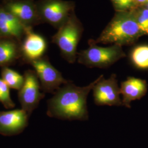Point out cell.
Listing matches in <instances>:
<instances>
[{
    "instance_id": "6da1fadb",
    "label": "cell",
    "mask_w": 148,
    "mask_h": 148,
    "mask_svg": "<svg viewBox=\"0 0 148 148\" xmlns=\"http://www.w3.org/2000/svg\"><path fill=\"white\" fill-rule=\"evenodd\" d=\"M97 80L85 87L77 86L71 81L63 85L48 101L47 116L64 120H88L87 97Z\"/></svg>"
},
{
    "instance_id": "7a4b0ae2",
    "label": "cell",
    "mask_w": 148,
    "mask_h": 148,
    "mask_svg": "<svg viewBox=\"0 0 148 148\" xmlns=\"http://www.w3.org/2000/svg\"><path fill=\"white\" fill-rule=\"evenodd\" d=\"M143 35L132 10L116 12L100 36L93 41L95 43L128 46L136 42Z\"/></svg>"
},
{
    "instance_id": "3957f363",
    "label": "cell",
    "mask_w": 148,
    "mask_h": 148,
    "mask_svg": "<svg viewBox=\"0 0 148 148\" xmlns=\"http://www.w3.org/2000/svg\"><path fill=\"white\" fill-rule=\"evenodd\" d=\"M82 32V27L74 12L52 37V42L60 49L64 58L74 63L77 58V48Z\"/></svg>"
},
{
    "instance_id": "277c9868",
    "label": "cell",
    "mask_w": 148,
    "mask_h": 148,
    "mask_svg": "<svg viewBox=\"0 0 148 148\" xmlns=\"http://www.w3.org/2000/svg\"><path fill=\"white\" fill-rule=\"evenodd\" d=\"M90 47L77 53V61L88 68L106 69L126 57L122 46L112 45L109 47L96 45L93 40L89 41Z\"/></svg>"
},
{
    "instance_id": "5b68a950",
    "label": "cell",
    "mask_w": 148,
    "mask_h": 148,
    "mask_svg": "<svg viewBox=\"0 0 148 148\" xmlns=\"http://www.w3.org/2000/svg\"><path fill=\"white\" fill-rule=\"evenodd\" d=\"M24 82L18 92L21 109L29 116L39 105L45 95L41 92V86L35 71L27 70L24 75Z\"/></svg>"
},
{
    "instance_id": "8992f818",
    "label": "cell",
    "mask_w": 148,
    "mask_h": 148,
    "mask_svg": "<svg viewBox=\"0 0 148 148\" xmlns=\"http://www.w3.org/2000/svg\"><path fill=\"white\" fill-rule=\"evenodd\" d=\"M39 79L44 93H54L62 85L70 81L64 79L62 73L54 68L48 59L42 57L30 62Z\"/></svg>"
},
{
    "instance_id": "52a82bcc",
    "label": "cell",
    "mask_w": 148,
    "mask_h": 148,
    "mask_svg": "<svg viewBox=\"0 0 148 148\" xmlns=\"http://www.w3.org/2000/svg\"><path fill=\"white\" fill-rule=\"evenodd\" d=\"M92 90L94 101L97 106H122L120 88L116 74H112L107 79H104L103 75H101Z\"/></svg>"
},
{
    "instance_id": "ba28073f",
    "label": "cell",
    "mask_w": 148,
    "mask_h": 148,
    "mask_svg": "<svg viewBox=\"0 0 148 148\" xmlns=\"http://www.w3.org/2000/svg\"><path fill=\"white\" fill-rule=\"evenodd\" d=\"M75 4L63 0H43L38 10V14L45 21L54 27H61L74 12Z\"/></svg>"
},
{
    "instance_id": "9c48e42d",
    "label": "cell",
    "mask_w": 148,
    "mask_h": 148,
    "mask_svg": "<svg viewBox=\"0 0 148 148\" xmlns=\"http://www.w3.org/2000/svg\"><path fill=\"white\" fill-rule=\"evenodd\" d=\"M29 117L21 108L0 111V134L11 136L21 133L28 125Z\"/></svg>"
},
{
    "instance_id": "30bf717a",
    "label": "cell",
    "mask_w": 148,
    "mask_h": 148,
    "mask_svg": "<svg viewBox=\"0 0 148 148\" xmlns=\"http://www.w3.org/2000/svg\"><path fill=\"white\" fill-rule=\"evenodd\" d=\"M120 88L122 106L130 108L131 101L140 99L146 95L148 85L144 79L129 76L121 82Z\"/></svg>"
},
{
    "instance_id": "8fae6325",
    "label": "cell",
    "mask_w": 148,
    "mask_h": 148,
    "mask_svg": "<svg viewBox=\"0 0 148 148\" xmlns=\"http://www.w3.org/2000/svg\"><path fill=\"white\" fill-rule=\"evenodd\" d=\"M47 49V42L41 35L29 32L21 46L24 58L32 62L42 57Z\"/></svg>"
},
{
    "instance_id": "7c38bea8",
    "label": "cell",
    "mask_w": 148,
    "mask_h": 148,
    "mask_svg": "<svg viewBox=\"0 0 148 148\" xmlns=\"http://www.w3.org/2000/svg\"><path fill=\"white\" fill-rule=\"evenodd\" d=\"M5 9L16 16L24 26L34 22L39 16L37 8L30 1H12L7 4Z\"/></svg>"
},
{
    "instance_id": "4fadbf2b",
    "label": "cell",
    "mask_w": 148,
    "mask_h": 148,
    "mask_svg": "<svg viewBox=\"0 0 148 148\" xmlns=\"http://www.w3.org/2000/svg\"><path fill=\"white\" fill-rule=\"evenodd\" d=\"M19 49L13 41L0 40V66L7 67L19 57Z\"/></svg>"
},
{
    "instance_id": "5bb4252c",
    "label": "cell",
    "mask_w": 148,
    "mask_h": 148,
    "mask_svg": "<svg viewBox=\"0 0 148 148\" xmlns=\"http://www.w3.org/2000/svg\"><path fill=\"white\" fill-rule=\"evenodd\" d=\"M130 58L131 63L137 69H148V45H141L131 50Z\"/></svg>"
},
{
    "instance_id": "9a60e30c",
    "label": "cell",
    "mask_w": 148,
    "mask_h": 148,
    "mask_svg": "<svg viewBox=\"0 0 148 148\" xmlns=\"http://www.w3.org/2000/svg\"><path fill=\"white\" fill-rule=\"evenodd\" d=\"M1 79L9 87L19 90L24 84V76L8 67H3L1 70Z\"/></svg>"
},
{
    "instance_id": "2e32d148",
    "label": "cell",
    "mask_w": 148,
    "mask_h": 148,
    "mask_svg": "<svg viewBox=\"0 0 148 148\" xmlns=\"http://www.w3.org/2000/svg\"><path fill=\"white\" fill-rule=\"evenodd\" d=\"M132 11L140 30L144 35L148 36V9L141 6L136 7Z\"/></svg>"
},
{
    "instance_id": "e0dca14e",
    "label": "cell",
    "mask_w": 148,
    "mask_h": 148,
    "mask_svg": "<svg viewBox=\"0 0 148 148\" xmlns=\"http://www.w3.org/2000/svg\"><path fill=\"white\" fill-rule=\"evenodd\" d=\"M10 88L0 78V103L6 109H13L15 106V103L11 98Z\"/></svg>"
},
{
    "instance_id": "ac0fdd59",
    "label": "cell",
    "mask_w": 148,
    "mask_h": 148,
    "mask_svg": "<svg viewBox=\"0 0 148 148\" xmlns=\"http://www.w3.org/2000/svg\"><path fill=\"white\" fill-rule=\"evenodd\" d=\"M0 19L7 21L16 30L23 34L25 26L16 16L5 8L0 9Z\"/></svg>"
},
{
    "instance_id": "d6986e66",
    "label": "cell",
    "mask_w": 148,
    "mask_h": 148,
    "mask_svg": "<svg viewBox=\"0 0 148 148\" xmlns=\"http://www.w3.org/2000/svg\"><path fill=\"white\" fill-rule=\"evenodd\" d=\"M0 34L5 36L19 38L21 36V32L16 30L8 23L0 19Z\"/></svg>"
},
{
    "instance_id": "ffe728a7",
    "label": "cell",
    "mask_w": 148,
    "mask_h": 148,
    "mask_svg": "<svg viewBox=\"0 0 148 148\" xmlns=\"http://www.w3.org/2000/svg\"><path fill=\"white\" fill-rule=\"evenodd\" d=\"M116 12L130 11L137 7L133 0H111Z\"/></svg>"
},
{
    "instance_id": "44dd1931",
    "label": "cell",
    "mask_w": 148,
    "mask_h": 148,
    "mask_svg": "<svg viewBox=\"0 0 148 148\" xmlns=\"http://www.w3.org/2000/svg\"><path fill=\"white\" fill-rule=\"evenodd\" d=\"M137 7L144 6L148 2V0H133Z\"/></svg>"
},
{
    "instance_id": "7402d4cb",
    "label": "cell",
    "mask_w": 148,
    "mask_h": 148,
    "mask_svg": "<svg viewBox=\"0 0 148 148\" xmlns=\"http://www.w3.org/2000/svg\"><path fill=\"white\" fill-rule=\"evenodd\" d=\"M144 7H146L147 9H148V2L145 4V5H144Z\"/></svg>"
}]
</instances>
